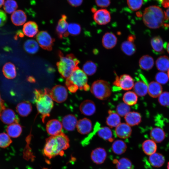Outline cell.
Listing matches in <instances>:
<instances>
[{
    "instance_id": "1",
    "label": "cell",
    "mask_w": 169,
    "mask_h": 169,
    "mask_svg": "<svg viewBox=\"0 0 169 169\" xmlns=\"http://www.w3.org/2000/svg\"><path fill=\"white\" fill-rule=\"evenodd\" d=\"M68 137L63 132L46 139L44 149V153L46 157L51 159L58 155H63V150L69 146Z\"/></svg>"
},
{
    "instance_id": "2",
    "label": "cell",
    "mask_w": 169,
    "mask_h": 169,
    "mask_svg": "<svg viewBox=\"0 0 169 169\" xmlns=\"http://www.w3.org/2000/svg\"><path fill=\"white\" fill-rule=\"evenodd\" d=\"M50 91L47 88L44 91L35 89L34 91V100L38 113L41 116L43 122L49 116L53 107V100L50 95Z\"/></svg>"
},
{
    "instance_id": "3",
    "label": "cell",
    "mask_w": 169,
    "mask_h": 169,
    "mask_svg": "<svg viewBox=\"0 0 169 169\" xmlns=\"http://www.w3.org/2000/svg\"><path fill=\"white\" fill-rule=\"evenodd\" d=\"M143 20L145 24L149 28H159L164 24L165 20V12L157 6H149L144 11Z\"/></svg>"
},
{
    "instance_id": "4",
    "label": "cell",
    "mask_w": 169,
    "mask_h": 169,
    "mask_svg": "<svg viewBox=\"0 0 169 169\" xmlns=\"http://www.w3.org/2000/svg\"><path fill=\"white\" fill-rule=\"evenodd\" d=\"M65 84L69 90L73 93H75L79 89L88 91L90 89L87 75L78 66L66 79Z\"/></svg>"
},
{
    "instance_id": "5",
    "label": "cell",
    "mask_w": 169,
    "mask_h": 169,
    "mask_svg": "<svg viewBox=\"0 0 169 169\" xmlns=\"http://www.w3.org/2000/svg\"><path fill=\"white\" fill-rule=\"evenodd\" d=\"M59 60L56 64L58 70L62 77L67 79L78 67L79 61L72 54L64 55L59 51Z\"/></svg>"
},
{
    "instance_id": "6",
    "label": "cell",
    "mask_w": 169,
    "mask_h": 169,
    "mask_svg": "<svg viewBox=\"0 0 169 169\" xmlns=\"http://www.w3.org/2000/svg\"><path fill=\"white\" fill-rule=\"evenodd\" d=\"M90 91L96 98L102 100L107 99L111 93L110 84L107 81L103 80L95 81L91 85Z\"/></svg>"
},
{
    "instance_id": "7",
    "label": "cell",
    "mask_w": 169,
    "mask_h": 169,
    "mask_svg": "<svg viewBox=\"0 0 169 169\" xmlns=\"http://www.w3.org/2000/svg\"><path fill=\"white\" fill-rule=\"evenodd\" d=\"M36 39L40 46L43 49L48 51L52 50L54 39L47 32L40 31L37 34Z\"/></svg>"
},
{
    "instance_id": "8",
    "label": "cell",
    "mask_w": 169,
    "mask_h": 169,
    "mask_svg": "<svg viewBox=\"0 0 169 169\" xmlns=\"http://www.w3.org/2000/svg\"><path fill=\"white\" fill-rule=\"evenodd\" d=\"M113 84L123 90H127L133 87L134 83L131 76L127 74H123L120 77L117 75Z\"/></svg>"
},
{
    "instance_id": "9",
    "label": "cell",
    "mask_w": 169,
    "mask_h": 169,
    "mask_svg": "<svg viewBox=\"0 0 169 169\" xmlns=\"http://www.w3.org/2000/svg\"><path fill=\"white\" fill-rule=\"evenodd\" d=\"M50 95L53 100L57 103H61L67 99L68 92L64 86L57 85L54 86L50 91Z\"/></svg>"
},
{
    "instance_id": "10",
    "label": "cell",
    "mask_w": 169,
    "mask_h": 169,
    "mask_svg": "<svg viewBox=\"0 0 169 169\" xmlns=\"http://www.w3.org/2000/svg\"><path fill=\"white\" fill-rule=\"evenodd\" d=\"M93 18L95 22L100 25H105L111 20L110 12L105 9H100L94 13Z\"/></svg>"
},
{
    "instance_id": "11",
    "label": "cell",
    "mask_w": 169,
    "mask_h": 169,
    "mask_svg": "<svg viewBox=\"0 0 169 169\" xmlns=\"http://www.w3.org/2000/svg\"><path fill=\"white\" fill-rule=\"evenodd\" d=\"M0 118L4 123L9 125L18 123L19 121L18 116L14 111L9 108H5L2 112Z\"/></svg>"
},
{
    "instance_id": "12",
    "label": "cell",
    "mask_w": 169,
    "mask_h": 169,
    "mask_svg": "<svg viewBox=\"0 0 169 169\" xmlns=\"http://www.w3.org/2000/svg\"><path fill=\"white\" fill-rule=\"evenodd\" d=\"M62 127V123L56 119L50 120L46 125L47 132L51 136H55L60 133Z\"/></svg>"
},
{
    "instance_id": "13",
    "label": "cell",
    "mask_w": 169,
    "mask_h": 169,
    "mask_svg": "<svg viewBox=\"0 0 169 169\" xmlns=\"http://www.w3.org/2000/svg\"><path fill=\"white\" fill-rule=\"evenodd\" d=\"M66 19V16L64 15H62L56 26L57 34L59 37L61 39L66 37L69 34L67 31L68 24Z\"/></svg>"
},
{
    "instance_id": "14",
    "label": "cell",
    "mask_w": 169,
    "mask_h": 169,
    "mask_svg": "<svg viewBox=\"0 0 169 169\" xmlns=\"http://www.w3.org/2000/svg\"><path fill=\"white\" fill-rule=\"evenodd\" d=\"M107 156L105 150L101 147H98L93 150L91 152L90 157L94 162L100 164L105 161Z\"/></svg>"
},
{
    "instance_id": "15",
    "label": "cell",
    "mask_w": 169,
    "mask_h": 169,
    "mask_svg": "<svg viewBox=\"0 0 169 169\" xmlns=\"http://www.w3.org/2000/svg\"><path fill=\"white\" fill-rule=\"evenodd\" d=\"M132 129L129 125L124 123H120L115 128V135L120 138L125 139L129 137L131 134Z\"/></svg>"
},
{
    "instance_id": "16",
    "label": "cell",
    "mask_w": 169,
    "mask_h": 169,
    "mask_svg": "<svg viewBox=\"0 0 169 169\" xmlns=\"http://www.w3.org/2000/svg\"><path fill=\"white\" fill-rule=\"evenodd\" d=\"M79 110L83 115L90 116L93 115L96 111L95 103L90 100H86L82 102L80 105Z\"/></svg>"
},
{
    "instance_id": "17",
    "label": "cell",
    "mask_w": 169,
    "mask_h": 169,
    "mask_svg": "<svg viewBox=\"0 0 169 169\" xmlns=\"http://www.w3.org/2000/svg\"><path fill=\"white\" fill-rule=\"evenodd\" d=\"M117 39L116 36L111 32H107L103 36L102 42L103 47L106 49L113 48L117 43Z\"/></svg>"
},
{
    "instance_id": "18",
    "label": "cell",
    "mask_w": 169,
    "mask_h": 169,
    "mask_svg": "<svg viewBox=\"0 0 169 169\" xmlns=\"http://www.w3.org/2000/svg\"><path fill=\"white\" fill-rule=\"evenodd\" d=\"M76 127L79 133L83 135L86 134L92 130V122L88 118H83L78 121Z\"/></svg>"
},
{
    "instance_id": "19",
    "label": "cell",
    "mask_w": 169,
    "mask_h": 169,
    "mask_svg": "<svg viewBox=\"0 0 169 169\" xmlns=\"http://www.w3.org/2000/svg\"><path fill=\"white\" fill-rule=\"evenodd\" d=\"M77 122V118L74 115L69 114L65 116L63 118L62 124L65 130L70 131L74 130Z\"/></svg>"
},
{
    "instance_id": "20",
    "label": "cell",
    "mask_w": 169,
    "mask_h": 169,
    "mask_svg": "<svg viewBox=\"0 0 169 169\" xmlns=\"http://www.w3.org/2000/svg\"><path fill=\"white\" fill-rule=\"evenodd\" d=\"M23 30L25 35L29 37H33L38 33V26L35 22L29 21L24 25Z\"/></svg>"
},
{
    "instance_id": "21",
    "label": "cell",
    "mask_w": 169,
    "mask_h": 169,
    "mask_svg": "<svg viewBox=\"0 0 169 169\" xmlns=\"http://www.w3.org/2000/svg\"><path fill=\"white\" fill-rule=\"evenodd\" d=\"M32 106L28 101H23L18 103L16 107L17 112L20 116L23 117L27 116L32 110Z\"/></svg>"
},
{
    "instance_id": "22",
    "label": "cell",
    "mask_w": 169,
    "mask_h": 169,
    "mask_svg": "<svg viewBox=\"0 0 169 169\" xmlns=\"http://www.w3.org/2000/svg\"><path fill=\"white\" fill-rule=\"evenodd\" d=\"M11 19L14 24L16 26H20L26 22L27 16L23 11L18 10L12 13L11 16Z\"/></svg>"
},
{
    "instance_id": "23",
    "label": "cell",
    "mask_w": 169,
    "mask_h": 169,
    "mask_svg": "<svg viewBox=\"0 0 169 169\" xmlns=\"http://www.w3.org/2000/svg\"><path fill=\"white\" fill-rule=\"evenodd\" d=\"M124 119L126 123L131 126L138 125L141 120L140 114L135 111L129 112L124 117Z\"/></svg>"
},
{
    "instance_id": "24",
    "label": "cell",
    "mask_w": 169,
    "mask_h": 169,
    "mask_svg": "<svg viewBox=\"0 0 169 169\" xmlns=\"http://www.w3.org/2000/svg\"><path fill=\"white\" fill-rule=\"evenodd\" d=\"M108 116L106 119V123L111 128L116 127L120 123V115L114 111L109 110Z\"/></svg>"
},
{
    "instance_id": "25",
    "label": "cell",
    "mask_w": 169,
    "mask_h": 169,
    "mask_svg": "<svg viewBox=\"0 0 169 169\" xmlns=\"http://www.w3.org/2000/svg\"><path fill=\"white\" fill-rule=\"evenodd\" d=\"M22 131V127L18 123L9 125L6 128V133L11 138H13L18 137L21 135Z\"/></svg>"
},
{
    "instance_id": "26",
    "label": "cell",
    "mask_w": 169,
    "mask_h": 169,
    "mask_svg": "<svg viewBox=\"0 0 169 169\" xmlns=\"http://www.w3.org/2000/svg\"><path fill=\"white\" fill-rule=\"evenodd\" d=\"M148 86L146 82L144 80H139L134 84L133 90L134 92L140 96L146 95L148 92Z\"/></svg>"
},
{
    "instance_id": "27",
    "label": "cell",
    "mask_w": 169,
    "mask_h": 169,
    "mask_svg": "<svg viewBox=\"0 0 169 169\" xmlns=\"http://www.w3.org/2000/svg\"><path fill=\"white\" fill-rule=\"evenodd\" d=\"M149 161L152 166L159 168L163 165L165 162V158L161 154L155 153L149 156Z\"/></svg>"
},
{
    "instance_id": "28",
    "label": "cell",
    "mask_w": 169,
    "mask_h": 169,
    "mask_svg": "<svg viewBox=\"0 0 169 169\" xmlns=\"http://www.w3.org/2000/svg\"><path fill=\"white\" fill-rule=\"evenodd\" d=\"M3 72L4 76L8 79H13L16 76V67L11 62L7 63L4 65Z\"/></svg>"
},
{
    "instance_id": "29",
    "label": "cell",
    "mask_w": 169,
    "mask_h": 169,
    "mask_svg": "<svg viewBox=\"0 0 169 169\" xmlns=\"http://www.w3.org/2000/svg\"><path fill=\"white\" fill-rule=\"evenodd\" d=\"M162 88L161 84L156 82L152 81L148 86V92L153 98L159 96L162 93Z\"/></svg>"
},
{
    "instance_id": "30",
    "label": "cell",
    "mask_w": 169,
    "mask_h": 169,
    "mask_svg": "<svg viewBox=\"0 0 169 169\" xmlns=\"http://www.w3.org/2000/svg\"><path fill=\"white\" fill-rule=\"evenodd\" d=\"M150 134L152 140L156 143L161 142L164 139L166 136L164 131L161 128L158 127L152 128Z\"/></svg>"
},
{
    "instance_id": "31",
    "label": "cell",
    "mask_w": 169,
    "mask_h": 169,
    "mask_svg": "<svg viewBox=\"0 0 169 169\" xmlns=\"http://www.w3.org/2000/svg\"><path fill=\"white\" fill-rule=\"evenodd\" d=\"M156 142L152 140H147L142 144V149L144 153L147 155H151L156 153L157 150Z\"/></svg>"
},
{
    "instance_id": "32",
    "label": "cell",
    "mask_w": 169,
    "mask_h": 169,
    "mask_svg": "<svg viewBox=\"0 0 169 169\" xmlns=\"http://www.w3.org/2000/svg\"><path fill=\"white\" fill-rule=\"evenodd\" d=\"M154 64L153 59L149 55L142 56L139 60L140 67L144 70H147L150 69L153 67Z\"/></svg>"
},
{
    "instance_id": "33",
    "label": "cell",
    "mask_w": 169,
    "mask_h": 169,
    "mask_svg": "<svg viewBox=\"0 0 169 169\" xmlns=\"http://www.w3.org/2000/svg\"><path fill=\"white\" fill-rule=\"evenodd\" d=\"M112 150L115 154L120 155L124 153L126 151L127 146L123 141L118 140L115 141L111 146Z\"/></svg>"
},
{
    "instance_id": "34",
    "label": "cell",
    "mask_w": 169,
    "mask_h": 169,
    "mask_svg": "<svg viewBox=\"0 0 169 169\" xmlns=\"http://www.w3.org/2000/svg\"><path fill=\"white\" fill-rule=\"evenodd\" d=\"M97 134L100 137L110 142H112L114 139L111 130L107 127L100 128L97 131Z\"/></svg>"
},
{
    "instance_id": "35",
    "label": "cell",
    "mask_w": 169,
    "mask_h": 169,
    "mask_svg": "<svg viewBox=\"0 0 169 169\" xmlns=\"http://www.w3.org/2000/svg\"><path fill=\"white\" fill-rule=\"evenodd\" d=\"M133 42L127 40L121 44V49L126 55L131 56L135 53L136 49Z\"/></svg>"
},
{
    "instance_id": "36",
    "label": "cell",
    "mask_w": 169,
    "mask_h": 169,
    "mask_svg": "<svg viewBox=\"0 0 169 169\" xmlns=\"http://www.w3.org/2000/svg\"><path fill=\"white\" fill-rule=\"evenodd\" d=\"M156 65L159 70L163 72L169 69V58L166 56H161L156 60Z\"/></svg>"
},
{
    "instance_id": "37",
    "label": "cell",
    "mask_w": 169,
    "mask_h": 169,
    "mask_svg": "<svg viewBox=\"0 0 169 169\" xmlns=\"http://www.w3.org/2000/svg\"><path fill=\"white\" fill-rule=\"evenodd\" d=\"M24 48L26 52L33 54L36 53L38 51L39 46L35 40L33 39H29L25 42Z\"/></svg>"
},
{
    "instance_id": "38",
    "label": "cell",
    "mask_w": 169,
    "mask_h": 169,
    "mask_svg": "<svg viewBox=\"0 0 169 169\" xmlns=\"http://www.w3.org/2000/svg\"><path fill=\"white\" fill-rule=\"evenodd\" d=\"M152 49L154 51L158 53H162L164 51V44L162 38L159 36L153 38L151 41Z\"/></svg>"
},
{
    "instance_id": "39",
    "label": "cell",
    "mask_w": 169,
    "mask_h": 169,
    "mask_svg": "<svg viewBox=\"0 0 169 169\" xmlns=\"http://www.w3.org/2000/svg\"><path fill=\"white\" fill-rule=\"evenodd\" d=\"M114 163L116 164L117 169H132L133 165L128 158L123 157L119 160H114Z\"/></svg>"
},
{
    "instance_id": "40",
    "label": "cell",
    "mask_w": 169,
    "mask_h": 169,
    "mask_svg": "<svg viewBox=\"0 0 169 169\" xmlns=\"http://www.w3.org/2000/svg\"><path fill=\"white\" fill-rule=\"evenodd\" d=\"M137 95L134 92L129 91L125 93L123 97L124 102L128 105L136 104L137 101Z\"/></svg>"
},
{
    "instance_id": "41",
    "label": "cell",
    "mask_w": 169,
    "mask_h": 169,
    "mask_svg": "<svg viewBox=\"0 0 169 169\" xmlns=\"http://www.w3.org/2000/svg\"><path fill=\"white\" fill-rule=\"evenodd\" d=\"M83 70L88 75H92L96 72L97 65L95 63L91 61H86L83 65Z\"/></svg>"
},
{
    "instance_id": "42",
    "label": "cell",
    "mask_w": 169,
    "mask_h": 169,
    "mask_svg": "<svg viewBox=\"0 0 169 169\" xmlns=\"http://www.w3.org/2000/svg\"><path fill=\"white\" fill-rule=\"evenodd\" d=\"M12 143L11 138L7 133H0V148H6L8 147Z\"/></svg>"
},
{
    "instance_id": "43",
    "label": "cell",
    "mask_w": 169,
    "mask_h": 169,
    "mask_svg": "<svg viewBox=\"0 0 169 169\" xmlns=\"http://www.w3.org/2000/svg\"><path fill=\"white\" fill-rule=\"evenodd\" d=\"M17 7V3L14 0H7L4 3V9L8 13H13L15 11Z\"/></svg>"
},
{
    "instance_id": "44",
    "label": "cell",
    "mask_w": 169,
    "mask_h": 169,
    "mask_svg": "<svg viewBox=\"0 0 169 169\" xmlns=\"http://www.w3.org/2000/svg\"><path fill=\"white\" fill-rule=\"evenodd\" d=\"M130 108L129 105L124 103H120L116 107L117 113L121 116H125L130 112Z\"/></svg>"
},
{
    "instance_id": "45",
    "label": "cell",
    "mask_w": 169,
    "mask_h": 169,
    "mask_svg": "<svg viewBox=\"0 0 169 169\" xmlns=\"http://www.w3.org/2000/svg\"><path fill=\"white\" fill-rule=\"evenodd\" d=\"M81 27L77 23H72L68 24L67 31L68 33L72 35H79L81 31Z\"/></svg>"
},
{
    "instance_id": "46",
    "label": "cell",
    "mask_w": 169,
    "mask_h": 169,
    "mask_svg": "<svg viewBox=\"0 0 169 169\" xmlns=\"http://www.w3.org/2000/svg\"><path fill=\"white\" fill-rule=\"evenodd\" d=\"M143 3V0L127 1V3L129 8L133 11H136L140 9Z\"/></svg>"
},
{
    "instance_id": "47",
    "label": "cell",
    "mask_w": 169,
    "mask_h": 169,
    "mask_svg": "<svg viewBox=\"0 0 169 169\" xmlns=\"http://www.w3.org/2000/svg\"><path fill=\"white\" fill-rule=\"evenodd\" d=\"M158 101L162 105L165 106H169V92H164L162 93L159 96Z\"/></svg>"
},
{
    "instance_id": "48",
    "label": "cell",
    "mask_w": 169,
    "mask_h": 169,
    "mask_svg": "<svg viewBox=\"0 0 169 169\" xmlns=\"http://www.w3.org/2000/svg\"><path fill=\"white\" fill-rule=\"evenodd\" d=\"M156 82L160 84H164L168 81V77L167 74L164 72L158 73L155 76Z\"/></svg>"
},
{
    "instance_id": "49",
    "label": "cell",
    "mask_w": 169,
    "mask_h": 169,
    "mask_svg": "<svg viewBox=\"0 0 169 169\" xmlns=\"http://www.w3.org/2000/svg\"><path fill=\"white\" fill-rule=\"evenodd\" d=\"M97 5L101 8H106L109 6L111 3L110 0H97L95 1Z\"/></svg>"
},
{
    "instance_id": "50",
    "label": "cell",
    "mask_w": 169,
    "mask_h": 169,
    "mask_svg": "<svg viewBox=\"0 0 169 169\" xmlns=\"http://www.w3.org/2000/svg\"><path fill=\"white\" fill-rule=\"evenodd\" d=\"M7 16L5 13L0 10V27L3 26L6 22Z\"/></svg>"
},
{
    "instance_id": "51",
    "label": "cell",
    "mask_w": 169,
    "mask_h": 169,
    "mask_svg": "<svg viewBox=\"0 0 169 169\" xmlns=\"http://www.w3.org/2000/svg\"><path fill=\"white\" fill-rule=\"evenodd\" d=\"M68 2L69 4L74 7H78L80 5L82 2V0H68Z\"/></svg>"
},
{
    "instance_id": "52",
    "label": "cell",
    "mask_w": 169,
    "mask_h": 169,
    "mask_svg": "<svg viewBox=\"0 0 169 169\" xmlns=\"http://www.w3.org/2000/svg\"><path fill=\"white\" fill-rule=\"evenodd\" d=\"M6 108L4 100L2 99L0 94V115L2 112Z\"/></svg>"
},
{
    "instance_id": "53",
    "label": "cell",
    "mask_w": 169,
    "mask_h": 169,
    "mask_svg": "<svg viewBox=\"0 0 169 169\" xmlns=\"http://www.w3.org/2000/svg\"><path fill=\"white\" fill-rule=\"evenodd\" d=\"M165 20H168L169 21V8L165 12ZM164 26L166 27L169 28V23L164 24Z\"/></svg>"
},
{
    "instance_id": "54",
    "label": "cell",
    "mask_w": 169,
    "mask_h": 169,
    "mask_svg": "<svg viewBox=\"0 0 169 169\" xmlns=\"http://www.w3.org/2000/svg\"><path fill=\"white\" fill-rule=\"evenodd\" d=\"M162 5L165 8L169 7V0L161 1Z\"/></svg>"
},
{
    "instance_id": "55",
    "label": "cell",
    "mask_w": 169,
    "mask_h": 169,
    "mask_svg": "<svg viewBox=\"0 0 169 169\" xmlns=\"http://www.w3.org/2000/svg\"><path fill=\"white\" fill-rule=\"evenodd\" d=\"M135 39V37L134 35H131L128 36L127 40L134 42Z\"/></svg>"
},
{
    "instance_id": "56",
    "label": "cell",
    "mask_w": 169,
    "mask_h": 169,
    "mask_svg": "<svg viewBox=\"0 0 169 169\" xmlns=\"http://www.w3.org/2000/svg\"><path fill=\"white\" fill-rule=\"evenodd\" d=\"M4 0H0V8L1 7L4 3Z\"/></svg>"
},
{
    "instance_id": "57",
    "label": "cell",
    "mask_w": 169,
    "mask_h": 169,
    "mask_svg": "<svg viewBox=\"0 0 169 169\" xmlns=\"http://www.w3.org/2000/svg\"><path fill=\"white\" fill-rule=\"evenodd\" d=\"M167 50L168 53L169 54V43H168L167 45Z\"/></svg>"
},
{
    "instance_id": "58",
    "label": "cell",
    "mask_w": 169,
    "mask_h": 169,
    "mask_svg": "<svg viewBox=\"0 0 169 169\" xmlns=\"http://www.w3.org/2000/svg\"><path fill=\"white\" fill-rule=\"evenodd\" d=\"M167 169H169V162L167 163Z\"/></svg>"
},
{
    "instance_id": "59",
    "label": "cell",
    "mask_w": 169,
    "mask_h": 169,
    "mask_svg": "<svg viewBox=\"0 0 169 169\" xmlns=\"http://www.w3.org/2000/svg\"><path fill=\"white\" fill-rule=\"evenodd\" d=\"M168 78H169V69L168 70Z\"/></svg>"
},
{
    "instance_id": "60",
    "label": "cell",
    "mask_w": 169,
    "mask_h": 169,
    "mask_svg": "<svg viewBox=\"0 0 169 169\" xmlns=\"http://www.w3.org/2000/svg\"></svg>"
}]
</instances>
